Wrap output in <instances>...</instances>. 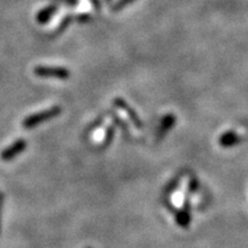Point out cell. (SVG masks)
Instances as JSON below:
<instances>
[{
    "mask_svg": "<svg viewBox=\"0 0 248 248\" xmlns=\"http://www.w3.org/2000/svg\"><path fill=\"white\" fill-rule=\"evenodd\" d=\"M61 107L60 106H53L48 109H45L43 111H39V113L31 114V115L27 116L26 119L23 120L22 126L24 129H32L35 126L39 125V124L46 122V121H49L54 117L59 116L61 114Z\"/></svg>",
    "mask_w": 248,
    "mask_h": 248,
    "instance_id": "1",
    "label": "cell"
},
{
    "mask_svg": "<svg viewBox=\"0 0 248 248\" xmlns=\"http://www.w3.org/2000/svg\"><path fill=\"white\" fill-rule=\"evenodd\" d=\"M36 76L44 77V78H58V79H67L69 78L70 73L66 68L61 67H45L39 66L33 69Z\"/></svg>",
    "mask_w": 248,
    "mask_h": 248,
    "instance_id": "2",
    "label": "cell"
},
{
    "mask_svg": "<svg viewBox=\"0 0 248 248\" xmlns=\"http://www.w3.org/2000/svg\"><path fill=\"white\" fill-rule=\"evenodd\" d=\"M114 106H115L116 108H119V109L123 110L124 113L126 114V115L129 116V120L131 121V122L133 123V125L136 126V128H139L140 129L142 126V123H141V120L140 117H139V115L137 113H136V110L133 109V108L130 106V105L126 104V101L124 100V99L122 98H115L114 99Z\"/></svg>",
    "mask_w": 248,
    "mask_h": 248,
    "instance_id": "3",
    "label": "cell"
},
{
    "mask_svg": "<svg viewBox=\"0 0 248 248\" xmlns=\"http://www.w3.org/2000/svg\"><path fill=\"white\" fill-rule=\"evenodd\" d=\"M27 148V141L24 139H17L15 140L11 146L6 147L4 151L0 154L2 161H11L14 157H16L18 154H21Z\"/></svg>",
    "mask_w": 248,
    "mask_h": 248,
    "instance_id": "4",
    "label": "cell"
},
{
    "mask_svg": "<svg viewBox=\"0 0 248 248\" xmlns=\"http://www.w3.org/2000/svg\"><path fill=\"white\" fill-rule=\"evenodd\" d=\"M191 207H190V201L188 199L185 200L184 207L183 209L178 210L176 213V223L181 226V228H187L191 223Z\"/></svg>",
    "mask_w": 248,
    "mask_h": 248,
    "instance_id": "5",
    "label": "cell"
},
{
    "mask_svg": "<svg viewBox=\"0 0 248 248\" xmlns=\"http://www.w3.org/2000/svg\"><path fill=\"white\" fill-rule=\"evenodd\" d=\"M240 140H241V137L237 132L226 131L225 133H223L221 137H219L218 144L221 145L222 147L228 148V147H232L234 146V145H237Z\"/></svg>",
    "mask_w": 248,
    "mask_h": 248,
    "instance_id": "6",
    "label": "cell"
},
{
    "mask_svg": "<svg viewBox=\"0 0 248 248\" xmlns=\"http://www.w3.org/2000/svg\"><path fill=\"white\" fill-rule=\"evenodd\" d=\"M175 123H176V116L173 115V114H168V115L164 116L162 121H161L159 131L156 133L157 139H161L162 137H164V135L168 133V131L172 128Z\"/></svg>",
    "mask_w": 248,
    "mask_h": 248,
    "instance_id": "7",
    "label": "cell"
},
{
    "mask_svg": "<svg viewBox=\"0 0 248 248\" xmlns=\"http://www.w3.org/2000/svg\"><path fill=\"white\" fill-rule=\"evenodd\" d=\"M57 11H58V6L57 5H51V6H48V7L42 9V11H40L36 16L37 22H38V23L48 22L49 18L53 16L55 13H57Z\"/></svg>",
    "mask_w": 248,
    "mask_h": 248,
    "instance_id": "8",
    "label": "cell"
},
{
    "mask_svg": "<svg viewBox=\"0 0 248 248\" xmlns=\"http://www.w3.org/2000/svg\"><path fill=\"white\" fill-rule=\"evenodd\" d=\"M136 0H117L115 4L113 5V7H111V11L114 12V13H117V12H121L122 9H124L126 7V6L131 5L132 2H135Z\"/></svg>",
    "mask_w": 248,
    "mask_h": 248,
    "instance_id": "9",
    "label": "cell"
},
{
    "mask_svg": "<svg viewBox=\"0 0 248 248\" xmlns=\"http://www.w3.org/2000/svg\"><path fill=\"white\" fill-rule=\"evenodd\" d=\"M73 20H74V18H73V16H70V15H68V16L64 17L63 20L61 21L60 26H59V29H58L57 31H55L54 35H59V33L63 32V31L67 29V27L69 26V24L71 23V21H73Z\"/></svg>",
    "mask_w": 248,
    "mask_h": 248,
    "instance_id": "10",
    "label": "cell"
},
{
    "mask_svg": "<svg viewBox=\"0 0 248 248\" xmlns=\"http://www.w3.org/2000/svg\"><path fill=\"white\" fill-rule=\"evenodd\" d=\"M114 131H115V130H114L113 126H109V128L107 129L106 137H105V140H104V142H102V146L106 147L107 145L110 144L111 140H113V137H114Z\"/></svg>",
    "mask_w": 248,
    "mask_h": 248,
    "instance_id": "11",
    "label": "cell"
},
{
    "mask_svg": "<svg viewBox=\"0 0 248 248\" xmlns=\"http://www.w3.org/2000/svg\"><path fill=\"white\" fill-rule=\"evenodd\" d=\"M198 188H199V182L197 181L195 177H192L190 183H188V192H190V193H194Z\"/></svg>",
    "mask_w": 248,
    "mask_h": 248,
    "instance_id": "12",
    "label": "cell"
},
{
    "mask_svg": "<svg viewBox=\"0 0 248 248\" xmlns=\"http://www.w3.org/2000/svg\"><path fill=\"white\" fill-rule=\"evenodd\" d=\"M111 116H113V119H114V122H115L117 125H120L121 128H122L124 131H128V126H126V124L123 122V121H121V119L119 116L116 115V114H111Z\"/></svg>",
    "mask_w": 248,
    "mask_h": 248,
    "instance_id": "13",
    "label": "cell"
},
{
    "mask_svg": "<svg viewBox=\"0 0 248 248\" xmlns=\"http://www.w3.org/2000/svg\"><path fill=\"white\" fill-rule=\"evenodd\" d=\"M76 20L80 23H86V22H89L90 20H91V16H90L89 14H85V13L84 14H79L78 16H77Z\"/></svg>",
    "mask_w": 248,
    "mask_h": 248,
    "instance_id": "14",
    "label": "cell"
},
{
    "mask_svg": "<svg viewBox=\"0 0 248 248\" xmlns=\"http://www.w3.org/2000/svg\"><path fill=\"white\" fill-rule=\"evenodd\" d=\"M2 203H4V194L0 192V226H1V210H2Z\"/></svg>",
    "mask_w": 248,
    "mask_h": 248,
    "instance_id": "15",
    "label": "cell"
},
{
    "mask_svg": "<svg viewBox=\"0 0 248 248\" xmlns=\"http://www.w3.org/2000/svg\"><path fill=\"white\" fill-rule=\"evenodd\" d=\"M90 1L92 2V5L94 6L95 9H97V11H98V9H100V7H101V4H100V2H99V0H90Z\"/></svg>",
    "mask_w": 248,
    "mask_h": 248,
    "instance_id": "16",
    "label": "cell"
},
{
    "mask_svg": "<svg viewBox=\"0 0 248 248\" xmlns=\"http://www.w3.org/2000/svg\"><path fill=\"white\" fill-rule=\"evenodd\" d=\"M105 1H106V2H107V4H109V2L111 1V0H105Z\"/></svg>",
    "mask_w": 248,
    "mask_h": 248,
    "instance_id": "17",
    "label": "cell"
},
{
    "mask_svg": "<svg viewBox=\"0 0 248 248\" xmlns=\"http://www.w3.org/2000/svg\"><path fill=\"white\" fill-rule=\"evenodd\" d=\"M86 248H91V247H86Z\"/></svg>",
    "mask_w": 248,
    "mask_h": 248,
    "instance_id": "18",
    "label": "cell"
}]
</instances>
